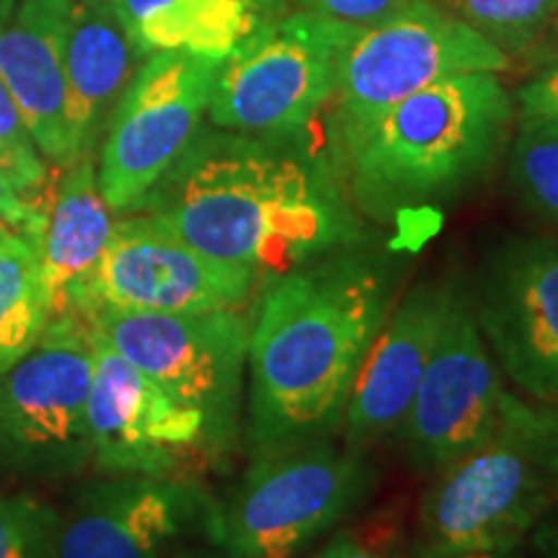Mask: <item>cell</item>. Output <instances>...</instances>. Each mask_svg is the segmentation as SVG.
<instances>
[{
  "mask_svg": "<svg viewBox=\"0 0 558 558\" xmlns=\"http://www.w3.org/2000/svg\"><path fill=\"white\" fill-rule=\"evenodd\" d=\"M399 279L393 259L349 246L262 284L246 365L248 458L339 435Z\"/></svg>",
  "mask_w": 558,
  "mask_h": 558,
  "instance_id": "obj_1",
  "label": "cell"
},
{
  "mask_svg": "<svg viewBox=\"0 0 558 558\" xmlns=\"http://www.w3.org/2000/svg\"><path fill=\"white\" fill-rule=\"evenodd\" d=\"M130 213H145L190 246L264 282L360 246L362 230L316 169L267 140L197 132L169 173Z\"/></svg>",
  "mask_w": 558,
  "mask_h": 558,
  "instance_id": "obj_2",
  "label": "cell"
},
{
  "mask_svg": "<svg viewBox=\"0 0 558 558\" xmlns=\"http://www.w3.org/2000/svg\"><path fill=\"white\" fill-rule=\"evenodd\" d=\"M514 101L499 73H463L416 90L341 148L369 215L456 197L494 169Z\"/></svg>",
  "mask_w": 558,
  "mask_h": 558,
  "instance_id": "obj_3",
  "label": "cell"
},
{
  "mask_svg": "<svg viewBox=\"0 0 558 558\" xmlns=\"http://www.w3.org/2000/svg\"><path fill=\"white\" fill-rule=\"evenodd\" d=\"M558 509V401L505 390L486 439L437 473L409 554L458 556L520 546Z\"/></svg>",
  "mask_w": 558,
  "mask_h": 558,
  "instance_id": "obj_4",
  "label": "cell"
},
{
  "mask_svg": "<svg viewBox=\"0 0 558 558\" xmlns=\"http://www.w3.org/2000/svg\"><path fill=\"white\" fill-rule=\"evenodd\" d=\"M248 460L215 501L207 543L218 558H298L365 507L380 478L373 450L333 437Z\"/></svg>",
  "mask_w": 558,
  "mask_h": 558,
  "instance_id": "obj_5",
  "label": "cell"
},
{
  "mask_svg": "<svg viewBox=\"0 0 558 558\" xmlns=\"http://www.w3.org/2000/svg\"><path fill=\"white\" fill-rule=\"evenodd\" d=\"M362 26L311 11L267 19L222 60L207 114L218 130L259 140L298 135L333 99L341 60Z\"/></svg>",
  "mask_w": 558,
  "mask_h": 558,
  "instance_id": "obj_6",
  "label": "cell"
},
{
  "mask_svg": "<svg viewBox=\"0 0 558 558\" xmlns=\"http://www.w3.org/2000/svg\"><path fill=\"white\" fill-rule=\"evenodd\" d=\"M88 333L205 416L209 458L235 448L251 339V320L241 311H99Z\"/></svg>",
  "mask_w": 558,
  "mask_h": 558,
  "instance_id": "obj_7",
  "label": "cell"
},
{
  "mask_svg": "<svg viewBox=\"0 0 558 558\" xmlns=\"http://www.w3.org/2000/svg\"><path fill=\"white\" fill-rule=\"evenodd\" d=\"M512 60L435 0H411L354 37L337 81V135L347 148L396 104L463 73H501Z\"/></svg>",
  "mask_w": 558,
  "mask_h": 558,
  "instance_id": "obj_8",
  "label": "cell"
},
{
  "mask_svg": "<svg viewBox=\"0 0 558 558\" xmlns=\"http://www.w3.org/2000/svg\"><path fill=\"white\" fill-rule=\"evenodd\" d=\"M94 349L78 320H58L26 357L0 373V473L34 481L90 465L88 390Z\"/></svg>",
  "mask_w": 558,
  "mask_h": 558,
  "instance_id": "obj_9",
  "label": "cell"
},
{
  "mask_svg": "<svg viewBox=\"0 0 558 558\" xmlns=\"http://www.w3.org/2000/svg\"><path fill=\"white\" fill-rule=\"evenodd\" d=\"M262 279L181 241L145 213L114 220L109 246L75 292L70 318L88 329L99 311L209 313L241 311Z\"/></svg>",
  "mask_w": 558,
  "mask_h": 558,
  "instance_id": "obj_10",
  "label": "cell"
},
{
  "mask_svg": "<svg viewBox=\"0 0 558 558\" xmlns=\"http://www.w3.org/2000/svg\"><path fill=\"white\" fill-rule=\"evenodd\" d=\"M222 62L153 52L111 109L96 179L111 213H130L169 173L199 132Z\"/></svg>",
  "mask_w": 558,
  "mask_h": 558,
  "instance_id": "obj_11",
  "label": "cell"
},
{
  "mask_svg": "<svg viewBox=\"0 0 558 558\" xmlns=\"http://www.w3.org/2000/svg\"><path fill=\"white\" fill-rule=\"evenodd\" d=\"M507 386L473 316L469 284L456 279L437 344L399 429L403 460L422 476H437L499 418Z\"/></svg>",
  "mask_w": 558,
  "mask_h": 558,
  "instance_id": "obj_12",
  "label": "cell"
},
{
  "mask_svg": "<svg viewBox=\"0 0 558 558\" xmlns=\"http://www.w3.org/2000/svg\"><path fill=\"white\" fill-rule=\"evenodd\" d=\"M465 284L505 378L525 399L558 401V233L505 239Z\"/></svg>",
  "mask_w": 558,
  "mask_h": 558,
  "instance_id": "obj_13",
  "label": "cell"
},
{
  "mask_svg": "<svg viewBox=\"0 0 558 558\" xmlns=\"http://www.w3.org/2000/svg\"><path fill=\"white\" fill-rule=\"evenodd\" d=\"M215 501L177 476L104 473L60 512L58 558H163L209 533Z\"/></svg>",
  "mask_w": 558,
  "mask_h": 558,
  "instance_id": "obj_14",
  "label": "cell"
},
{
  "mask_svg": "<svg viewBox=\"0 0 558 558\" xmlns=\"http://www.w3.org/2000/svg\"><path fill=\"white\" fill-rule=\"evenodd\" d=\"M90 349L88 435L96 471L173 476L194 452L209 456L205 416L197 409L171 399L104 341L90 337Z\"/></svg>",
  "mask_w": 558,
  "mask_h": 558,
  "instance_id": "obj_15",
  "label": "cell"
},
{
  "mask_svg": "<svg viewBox=\"0 0 558 558\" xmlns=\"http://www.w3.org/2000/svg\"><path fill=\"white\" fill-rule=\"evenodd\" d=\"M458 275L416 279L388 313L349 396L341 442L373 450L399 435L437 344Z\"/></svg>",
  "mask_w": 558,
  "mask_h": 558,
  "instance_id": "obj_16",
  "label": "cell"
},
{
  "mask_svg": "<svg viewBox=\"0 0 558 558\" xmlns=\"http://www.w3.org/2000/svg\"><path fill=\"white\" fill-rule=\"evenodd\" d=\"M73 0H16L0 16V78L52 166L75 158L68 128L65 29Z\"/></svg>",
  "mask_w": 558,
  "mask_h": 558,
  "instance_id": "obj_17",
  "label": "cell"
},
{
  "mask_svg": "<svg viewBox=\"0 0 558 558\" xmlns=\"http://www.w3.org/2000/svg\"><path fill=\"white\" fill-rule=\"evenodd\" d=\"M145 54L111 0H73L65 29L68 128L75 158L88 156Z\"/></svg>",
  "mask_w": 558,
  "mask_h": 558,
  "instance_id": "obj_18",
  "label": "cell"
},
{
  "mask_svg": "<svg viewBox=\"0 0 558 558\" xmlns=\"http://www.w3.org/2000/svg\"><path fill=\"white\" fill-rule=\"evenodd\" d=\"M114 233V215L96 179L94 153L70 166H54L45 230L37 243L50 324L70 318L75 292L99 264Z\"/></svg>",
  "mask_w": 558,
  "mask_h": 558,
  "instance_id": "obj_19",
  "label": "cell"
},
{
  "mask_svg": "<svg viewBox=\"0 0 558 558\" xmlns=\"http://www.w3.org/2000/svg\"><path fill=\"white\" fill-rule=\"evenodd\" d=\"M140 52L228 60L264 21L271 0H111Z\"/></svg>",
  "mask_w": 558,
  "mask_h": 558,
  "instance_id": "obj_20",
  "label": "cell"
},
{
  "mask_svg": "<svg viewBox=\"0 0 558 558\" xmlns=\"http://www.w3.org/2000/svg\"><path fill=\"white\" fill-rule=\"evenodd\" d=\"M50 326L39 256L24 235L0 230V373L32 352Z\"/></svg>",
  "mask_w": 558,
  "mask_h": 558,
  "instance_id": "obj_21",
  "label": "cell"
},
{
  "mask_svg": "<svg viewBox=\"0 0 558 558\" xmlns=\"http://www.w3.org/2000/svg\"><path fill=\"white\" fill-rule=\"evenodd\" d=\"M439 9L469 24L512 58L543 52L558 37V0H435Z\"/></svg>",
  "mask_w": 558,
  "mask_h": 558,
  "instance_id": "obj_22",
  "label": "cell"
},
{
  "mask_svg": "<svg viewBox=\"0 0 558 558\" xmlns=\"http://www.w3.org/2000/svg\"><path fill=\"white\" fill-rule=\"evenodd\" d=\"M509 181L527 215L558 233V120L518 122L509 143Z\"/></svg>",
  "mask_w": 558,
  "mask_h": 558,
  "instance_id": "obj_23",
  "label": "cell"
},
{
  "mask_svg": "<svg viewBox=\"0 0 558 558\" xmlns=\"http://www.w3.org/2000/svg\"><path fill=\"white\" fill-rule=\"evenodd\" d=\"M60 509L29 492H0V558H58Z\"/></svg>",
  "mask_w": 558,
  "mask_h": 558,
  "instance_id": "obj_24",
  "label": "cell"
},
{
  "mask_svg": "<svg viewBox=\"0 0 558 558\" xmlns=\"http://www.w3.org/2000/svg\"><path fill=\"white\" fill-rule=\"evenodd\" d=\"M0 169L9 173L16 190L34 202H45L52 192L54 171L34 143L11 90L0 78Z\"/></svg>",
  "mask_w": 558,
  "mask_h": 558,
  "instance_id": "obj_25",
  "label": "cell"
},
{
  "mask_svg": "<svg viewBox=\"0 0 558 558\" xmlns=\"http://www.w3.org/2000/svg\"><path fill=\"white\" fill-rule=\"evenodd\" d=\"M308 558H401L399 533L393 525H369L341 527L329 533Z\"/></svg>",
  "mask_w": 558,
  "mask_h": 558,
  "instance_id": "obj_26",
  "label": "cell"
},
{
  "mask_svg": "<svg viewBox=\"0 0 558 558\" xmlns=\"http://www.w3.org/2000/svg\"><path fill=\"white\" fill-rule=\"evenodd\" d=\"M50 197L45 202H34L29 197H24V194L16 190V184H13L9 173L0 169V226L24 235L34 248H37V243L41 239V230H45Z\"/></svg>",
  "mask_w": 558,
  "mask_h": 558,
  "instance_id": "obj_27",
  "label": "cell"
},
{
  "mask_svg": "<svg viewBox=\"0 0 558 558\" xmlns=\"http://www.w3.org/2000/svg\"><path fill=\"white\" fill-rule=\"evenodd\" d=\"M290 3L298 5L300 11L320 13L326 19L344 21V24L367 29V26H375L393 16L411 0H290Z\"/></svg>",
  "mask_w": 558,
  "mask_h": 558,
  "instance_id": "obj_28",
  "label": "cell"
},
{
  "mask_svg": "<svg viewBox=\"0 0 558 558\" xmlns=\"http://www.w3.org/2000/svg\"><path fill=\"white\" fill-rule=\"evenodd\" d=\"M514 111L520 120H558V47L548 60H543L538 73L525 81L514 99Z\"/></svg>",
  "mask_w": 558,
  "mask_h": 558,
  "instance_id": "obj_29",
  "label": "cell"
},
{
  "mask_svg": "<svg viewBox=\"0 0 558 558\" xmlns=\"http://www.w3.org/2000/svg\"><path fill=\"white\" fill-rule=\"evenodd\" d=\"M522 558H558V509L533 527L525 538Z\"/></svg>",
  "mask_w": 558,
  "mask_h": 558,
  "instance_id": "obj_30",
  "label": "cell"
},
{
  "mask_svg": "<svg viewBox=\"0 0 558 558\" xmlns=\"http://www.w3.org/2000/svg\"><path fill=\"white\" fill-rule=\"evenodd\" d=\"M525 554V543L520 546H507V548H492V550H473V554H458V556H442V558H522ZM409 558H435V556H414Z\"/></svg>",
  "mask_w": 558,
  "mask_h": 558,
  "instance_id": "obj_31",
  "label": "cell"
},
{
  "mask_svg": "<svg viewBox=\"0 0 558 558\" xmlns=\"http://www.w3.org/2000/svg\"><path fill=\"white\" fill-rule=\"evenodd\" d=\"M163 558H218V554H215V548L209 546V543H207V548H199V546H192V543L186 541L173 550H169Z\"/></svg>",
  "mask_w": 558,
  "mask_h": 558,
  "instance_id": "obj_32",
  "label": "cell"
},
{
  "mask_svg": "<svg viewBox=\"0 0 558 558\" xmlns=\"http://www.w3.org/2000/svg\"><path fill=\"white\" fill-rule=\"evenodd\" d=\"M13 3H16V0H0V16H5V13L13 9Z\"/></svg>",
  "mask_w": 558,
  "mask_h": 558,
  "instance_id": "obj_33",
  "label": "cell"
},
{
  "mask_svg": "<svg viewBox=\"0 0 558 558\" xmlns=\"http://www.w3.org/2000/svg\"><path fill=\"white\" fill-rule=\"evenodd\" d=\"M0 230H3V226H0Z\"/></svg>",
  "mask_w": 558,
  "mask_h": 558,
  "instance_id": "obj_34",
  "label": "cell"
}]
</instances>
